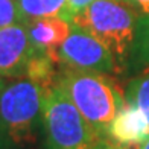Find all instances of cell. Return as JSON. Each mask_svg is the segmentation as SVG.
<instances>
[{
  "mask_svg": "<svg viewBox=\"0 0 149 149\" xmlns=\"http://www.w3.org/2000/svg\"><path fill=\"white\" fill-rule=\"evenodd\" d=\"M93 2H96V0H67L59 17L63 20H65V22L72 23V20L76 17L81 11H84L87 6H90Z\"/></svg>",
  "mask_w": 149,
  "mask_h": 149,
  "instance_id": "13",
  "label": "cell"
},
{
  "mask_svg": "<svg viewBox=\"0 0 149 149\" xmlns=\"http://www.w3.org/2000/svg\"><path fill=\"white\" fill-rule=\"evenodd\" d=\"M46 149H93L99 135L69 96L53 84L46 90L41 108Z\"/></svg>",
  "mask_w": 149,
  "mask_h": 149,
  "instance_id": "4",
  "label": "cell"
},
{
  "mask_svg": "<svg viewBox=\"0 0 149 149\" xmlns=\"http://www.w3.org/2000/svg\"><path fill=\"white\" fill-rule=\"evenodd\" d=\"M107 137L126 148L139 146L149 139V123L137 107L125 100L108 126Z\"/></svg>",
  "mask_w": 149,
  "mask_h": 149,
  "instance_id": "7",
  "label": "cell"
},
{
  "mask_svg": "<svg viewBox=\"0 0 149 149\" xmlns=\"http://www.w3.org/2000/svg\"><path fill=\"white\" fill-rule=\"evenodd\" d=\"M3 79H5L3 76H0V85H2V82H3Z\"/></svg>",
  "mask_w": 149,
  "mask_h": 149,
  "instance_id": "17",
  "label": "cell"
},
{
  "mask_svg": "<svg viewBox=\"0 0 149 149\" xmlns=\"http://www.w3.org/2000/svg\"><path fill=\"white\" fill-rule=\"evenodd\" d=\"M24 23L17 0H0V28Z\"/></svg>",
  "mask_w": 149,
  "mask_h": 149,
  "instance_id": "12",
  "label": "cell"
},
{
  "mask_svg": "<svg viewBox=\"0 0 149 149\" xmlns=\"http://www.w3.org/2000/svg\"><path fill=\"white\" fill-rule=\"evenodd\" d=\"M131 56L135 69L149 72V14H143L137 18Z\"/></svg>",
  "mask_w": 149,
  "mask_h": 149,
  "instance_id": "9",
  "label": "cell"
},
{
  "mask_svg": "<svg viewBox=\"0 0 149 149\" xmlns=\"http://www.w3.org/2000/svg\"><path fill=\"white\" fill-rule=\"evenodd\" d=\"M137 149H149V139L145 140L143 143H140V145L137 146Z\"/></svg>",
  "mask_w": 149,
  "mask_h": 149,
  "instance_id": "16",
  "label": "cell"
},
{
  "mask_svg": "<svg viewBox=\"0 0 149 149\" xmlns=\"http://www.w3.org/2000/svg\"><path fill=\"white\" fill-rule=\"evenodd\" d=\"M33 47L23 23L0 28V76H26Z\"/></svg>",
  "mask_w": 149,
  "mask_h": 149,
  "instance_id": "6",
  "label": "cell"
},
{
  "mask_svg": "<svg viewBox=\"0 0 149 149\" xmlns=\"http://www.w3.org/2000/svg\"><path fill=\"white\" fill-rule=\"evenodd\" d=\"M74 104L99 137H107L108 126L125 104V93L105 73L63 67L55 81Z\"/></svg>",
  "mask_w": 149,
  "mask_h": 149,
  "instance_id": "1",
  "label": "cell"
},
{
  "mask_svg": "<svg viewBox=\"0 0 149 149\" xmlns=\"http://www.w3.org/2000/svg\"><path fill=\"white\" fill-rule=\"evenodd\" d=\"M31 44L35 50L56 53L58 47L69 37L72 24L61 17L37 18L26 23Z\"/></svg>",
  "mask_w": 149,
  "mask_h": 149,
  "instance_id": "8",
  "label": "cell"
},
{
  "mask_svg": "<svg viewBox=\"0 0 149 149\" xmlns=\"http://www.w3.org/2000/svg\"><path fill=\"white\" fill-rule=\"evenodd\" d=\"M65 2L67 0H17L24 23L37 18L59 17Z\"/></svg>",
  "mask_w": 149,
  "mask_h": 149,
  "instance_id": "10",
  "label": "cell"
},
{
  "mask_svg": "<svg viewBox=\"0 0 149 149\" xmlns=\"http://www.w3.org/2000/svg\"><path fill=\"white\" fill-rule=\"evenodd\" d=\"M123 93L126 102L137 107L149 123V72H141L140 76L131 79Z\"/></svg>",
  "mask_w": 149,
  "mask_h": 149,
  "instance_id": "11",
  "label": "cell"
},
{
  "mask_svg": "<svg viewBox=\"0 0 149 149\" xmlns=\"http://www.w3.org/2000/svg\"><path fill=\"white\" fill-rule=\"evenodd\" d=\"M93 149H130V148L122 146V145L113 141L111 139H108V137H99L96 140V143H94Z\"/></svg>",
  "mask_w": 149,
  "mask_h": 149,
  "instance_id": "14",
  "label": "cell"
},
{
  "mask_svg": "<svg viewBox=\"0 0 149 149\" xmlns=\"http://www.w3.org/2000/svg\"><path fill=\"white\" fill-rule=\"evenodd\" d=\"M130 3L134 9L140 11L141 14H149V0H123Z\"/></svg>",
  "mask_w": 149,
  "mask_h": 149,
  "instance_id": "15",
  "label": "cell"
},
{
  "mask_svg": "<svg viewBox=\"0 0 149 149\" xmlns=\"http://www.w3.org/2000/svg\"><path fill=\"white\" fill-rule=\"evenodd\" d=\"M137 12L123 0H96L72 20L70 24L84 29L104 43L116 56L119 65L131 55Z\"/></svg>",
  "mask_w": 149,
  "mask_h": 149,
  "instance_id": "3",
  "label": "cell"
},
{
  "mask_svg": "<svg viewBox=\"0 0 149 149\" xmlns=\"http://www.w3.org/2000/svg\"><path fill=\"white\" fill-rule=\"evenodd\" d=\"M44 87L28 76L5 78L0 85V134L14 145H29L41 126Z\"/></svg>",
  "mask_w": 149,
  "mask_h": 149,
  "instance_id": "2",
  "label": "cell"
},
{
  "mask_svg": "<svg viewBox=\"0 0 149 149\" xmlns=\"http://www.w3.org/2000/svg\"><path fill=\"white\" fill-rule=\"evenodd\" d=\"M56 58L63 67L111 74L119 72V63L108 47L84 29L72 24L69 37L58 47Z\"/></svg>",
  "mask_w": 149,
  "mask_h": 149,
  "instance_id": "5",
  "label": "cell"
}]
</instances>
